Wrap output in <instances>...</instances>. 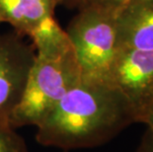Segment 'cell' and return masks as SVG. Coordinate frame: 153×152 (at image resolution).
<instances>
[{"mask_svg":"<svg viewBox=\"0 0 153 152\" xmlns=\"http://www.w3.org/2000/svg\"><path fill=\"white\" fill-rule=\"evenodd\" d=\"M116 13L99 8L80 9L65 30L75 53L81 79L108 82L119 50Z\"/></svg>","mask_w":153,"mask_h":152,"instance_id":"3","label":"cell"},{"mask_svg":"<svg viewBox=\"0 0 153 152\" xmlns=\"http://www.w3.org/2000/svg\"><path fill=\"white\" fill-rule=\"evenodd\" d=\"M128 0H65L64 3L77 6L78 9L99 8L118 11Z\"/></svg>","mask_w":153,"mask_h":152,"instance_id":"9","label":"cell"},{"mask_svg":"<svg viewBox=\"0 0 153 152\" xmlns=\"http://www.w3.org/2000/svg\"><path fill=\"white\" fill-rule=\"evenodd\" d=\"M0 152H29L24 138L3 121H0Z\"/></svg>","mask_w":153,"mask_h":152,"instance_id":"8","label":"cell"},{"mask_svg":"<svg viewBox=\"0 0 153 152\" xmlns=\"http://www.w3.org/2000/svg\"><path fill=\"white\" fill-rule=\"evenodd\" d=\"M0 24H1V22H0Z\"/></svg>","mask_w":153,"mask_h":152,"instance_id":"12","label":"cell"},{"mask_svg":"<svg viewBox=\"0 0 153 152\" xmlns=\"http://www.w3.org/2000/svg\"><path fill=\"white\" fill-rule=\"evenodd\" d=\"M108 82L118 88L140 122L153 102V50L119 47Z\"/></svg>","mask_w":153,"mask_h":152,"instance_id":"4","label":"cell"},{"mask_svg":"<svg viewBox=\"0 0 153 152\" xmlns=\"http://www.w3.org/2000/svg\"><path fill=\"white\" fill-rule=\"evenodd\" d=\"M65 0H0V22L9 23L19 35L30 36L48 18L53 17L57 5Z\"/></svg>","mask_w":153,"mask_h":152,"instance_id":"7","label":"cell"},{"mask_svg":"<svg viewBox=\"0 0 153 152\" xmlns=\"http://www.w3.org/2000/svg\"><path fill=\"white\" fill-rule=\"evenodd\" d=\"M140 122L146 125L147 128L150 129L151 131H153V102L151 103V105L149 106L147 111L145 112V114L142 117Z\"/></svg>","mask_w":153,"mask_h":152,"instance_id":"11","label":"cell"},{"mask_svg":"<svg viewBox=\"0 0 153 152\" xmlns=\"http://www.w3.org/2000/svg\"><path fill=\"white\" fill-rule=\"evenodd\" d=\"M119 47L153 50V0H128L116 13Z\"/></svg>","mask_w":153,"mask_h":152,"instance_id":"6","label":"cell"},{"mask_svg":"<svg viewBox=\"0 0 153 152\" xmlns=\"http://www.w3.org/2000/svg\"><path fill=\"white\" fill-rule=\"evenodd\" d=\"M65 152H67V151H65Z\"/></svg>","mask_w":153,"mask_h":152,"instance_id":"13","label":"cell"},{"mask_svg":"<svg viewBox=\"0 0 153 152\" xmlns=\"http://www.w3.org/2000/svg\"><path fill=\"white\" fill-rule=\"evenodd\" d=\"M135 152H153V131L146 128Z\"/></svg>","mask_w":153,"mask_h":152,"instance_id":"10","label":"cell"},{"mask_svg":"<svg viewBox=\"0 0 153 152\" xmlns=\"http://www.w3.org/2000/svg\"><path fill=\"white\" fill-rule=\"evenodd\" d=\"M134 122L131 106L113 84L80 79L36 127V140L64 151L92 148Z\"/></svg>","mask_w":153,"mask_h":152,"instance_id":"1","label":"cell"},{"mask_svg":"<svg viewBox=\"0 0 153 152\" xmlns=\"http://www.w3.org/2000/svg\"><path fill=\"white\" fill-rule=\"evenodd\" d=\"M19 34L0 35V121L9 122L25 89L36 50Z\"/></svg>","mask_w":153,"mask_h":152,"instance_id":"5","label":"cell"},{"mask_svg":"<svg viewBox=\"0 0 153 152\" xmlns=\"http://www.w3.org/2000/svg\"><path fill=\"white\" fill-rule=\"evenodd\" d=\"M30 37L36 56L21 99L9 118L15 129L37 127L81 79L72 44L54 17L44 21Z\"/></svg>","mask_w":153,"mask_h":152,"instance_id":"2","label":"cell"}]
</instances>
